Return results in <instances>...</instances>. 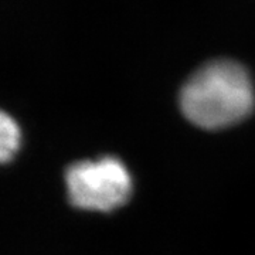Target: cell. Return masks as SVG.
Returning a JSON list of instances; mask_svg holds the SVG:
<instances>
[{
    "mask_svg": "<svg viewBox=\"0 0 255 255\" xmlns=\"http://www.w3.org/2000/svg\"><path fill=\"white\" fill-rule=\"evenodd\" d=\"M253 81L243 65L217 60L203 65L183 85L180 108L184 117L203 129L236 125L254 110Z\"/></svg>",
    "mask_w": 255,
    "mask_h": 255,
    "instance_id": "cell-1",
    "label": "cell"
},
{
    "mask_svg": "<svg viewBox=\"0 0 255 255\" xmlns=\"http://www.w3.org/2000/svg\"><path fill=\"white\" fill-rule=\"evenodd\" d=\"M65 184L71 204L92 211L118 209L132 194L130 173L114 156L71 164L65 172Z\"/></svg>",
    "mask_w": 255,
    "mask_h": 255,
    "instance_id": "cell-2",
    "label": "cell"
},
{
    "mask_svg": "<svg viewBox=\"0 0 255 255\" xmlns=\"http://www.w3.org/2000/svg\"><path fill=\"white\" fill-rule=\"evenodd\" d=\"M21 140L16 121L0 110V163H7L17 153Z\"/></svg>",
    "mask_w": 255,
    "mask_h": 255,
    "instance_id": "cell-3",
    "label": "cell"
}]
</instances>
